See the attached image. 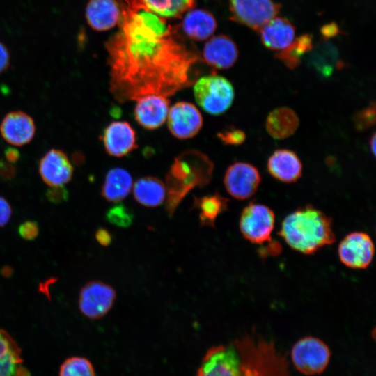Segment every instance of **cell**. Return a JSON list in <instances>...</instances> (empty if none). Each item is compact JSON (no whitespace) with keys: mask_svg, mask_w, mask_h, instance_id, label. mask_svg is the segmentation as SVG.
Returning <instances> with one entry per match:
<instances>
[{"mask_svg":"<svg viewBox=\"0 0 376 376\" xmlns=\"http://www.w3.org/2000/svg\"><path fill=\"white\" fill-rule=\"evenodd\" d=\"M130 4L121 7L120 28L104 45L115 100L125 103L151 94L169 97L193 85L199 56L163 17Z\"/></svg>","mask_w":376,"mask_h":376,"instance_id":"cell-1","label":"cell"},{"mask_svg":"<svg viewBox=\"0 0 376 376\" xmlns=\"http://www.w3.org/2000/svg\"><path fill=\"white\" fill-rule=\"evenodd\" d=\"M274 345L246 336L228 345L212 347L198 376H275L281 369Z\"/></svg>","mask_w":376,"mask_h":376,"instance_id":"cell-2","label":"cell"},{"mask_svg":"<svg viewBox=\"0 0 376 376\" xmlns=\"http://www.w3.org/2000/svg\"><path fill=\"white\" fill-rule=\"evenodd\" d=\"M279 235L291 249L304 254L313 253L336 241L331 218L311 205L286 216Z\"/></svg>","mask_w":376,"mask_h":376,"instance_id":"cell-3","label":"cell"},{"mask_svg":"<svg viewBox=\"0 0 376 376\" xmlns=\"http://www.w3.org/2000/svg\"><path fill=\"white\" fill-rule=\"evenodd\" d=\"M214 164L201 151L188 150L175 157L165 178V209L172 217L177 207L196 187L202 188L212 180Z\"/></svg>","mask_w":376,"mask_h":376,"instance_id":"cell-4","label":"cell"},{"mask_svg":"<svg viewBox=\"0 0 376 376\" xmlns=\"http://www.w3.org/2000/svg\"><path fill=\"white\" fill-rule=\"evenodd\" d=\"M193 89L196 103L205 112L214 116L227 111L235 97L231 82L217 75L200 77L193 84Z\"/></svg>","mask_w":376,"mask_h":376,"instance_id":"cell-5","label":"cell"},{"mask_svg":"<svg viewBox=\"0 0 376 376\" xmlns=\"http://www.w3.org/2000/svg\"><path fill=\"white\" fill-rule=\"evenodd\" d=\"M290 357L294 367L299 373L312 376L322 373L327 368L331 352L322 340L306 336L294 344Z\"/></svg>","mask_w":376,"mask_h":376,"instance_id":"cell-6","label":"cell"},{"mask_svg":"<svg viewBox=\"0 0 376 376\" xmlns=\"http://www.w3.org/2000/svg\"><path fill=\"white\" fill-rule=\"evenodd\" d=\"M275 214L268 206L251 202L242 211L239 227L242 236L250 242L263 244L272 242Z\"/></svg>","mask_w":376,"mask_h":376,"instance_id":"cell-7","label":"cell"},{"mask_svg":"<svg viewBox=\"0 0 376 376\" xmlns=\"http://www.w3.org/2000/svg\"><path fill=\"white\" fill-rule=\"evenodd\" d=\"M116 298V292L111 285L100 281H92L80 290L79 308L88 318L100 319L111 310Z\"/></svg>","mask_w":376,"mask_h":376,"instance_id":"cell-8","label":"cell"},{"mask_svg":"<svg viewBox=\"0 0 376 376\" xmlns=\"http://www.w3.org/2000/svg\"><path fill=\"white\" fill-rule=\"evenodd\" d=\"M280 8L272 0H230L232 19L256 31L276 17Z\"/></svg>","mask_w":376,"mask_h":376,"instance_id":"cell-9","label":"cell"},{"mask_svg":"<svg viewBox=\"0 0 376 376\" xmlns=\"http://www.w3.org/2000/svg\"><path fill=\"white\" fill-rule=\"evenodd\" d=\"M374 243L366 233L357 231L347 234L339 243L338 254L341 263L352 269H365L374 257Z\"/></svg>","mask_w":376,"mask_h":376,"instance_id":"cell-10","label":"cell"},{"mask_svg":"<svg viewBox=\"0 0 376 376\" xmlns=\"http://www.w3.org/2000/svg\"><path fill=\"white\" fill-rule=\"evenodd\" d=\"M260 179V173L255 166L246 162H235L226 171L224 185L232 197L245 200L256 192Z\"/></svg>","mask_w":376,"mask_h":376,"instance_id":"cell-11","label":"cell"},{"mask_svg":"<svg viewBox=\"0 0 376 376\" xmlns=\"http://www.w3.org/2000/svg\"><path fill=\"white\" fill-rule=\"evenodd\" d=\"M168 128L175 138L188 139L194 137L201 130L203 120L197 107L187 102H178L169 110Z\"/></svg>","mask_w":376,"mask_h":376,"instance_id":"cell-12","label":"cell"},{"mask_svg":"<svg viewBox=\"0 0 376 376\" xmlns=\"http://www.w3.org/2000/svg\"><path fill=\"white\" fill-rule=\"evenodd\" d=\"M38 171L47 185L56 187H63L71 180L74 169L64 151L53 148L40 159Z\"/></svg>","mask_w":376,"mask_h":376,"instance_id":"cell-13","label":"cell"},{"mask_svg":"<svg viewBox=\"0 0 376 376\" xmlns=\"http://www.w3.org/2000/svg\"><path fill=\"white\" fill-rule=\"evenodd\" d=\"M102 140L105 151L113 157L125 156L137 148L134 130L126 121H113L103 130Z\"/></svg>","mask_w":376,"mask_h":376,"instance_id":"cell-14","label":"cell"},{"mask_svg":"<svg viewBox=\"0 0 376 376\" xmlns=\"http://www.w3.org/2000/svg\"><path fill=\"white\" fill-rule=\"evenodd\" d=\"M136 101L134 116L141 127L146 130H155L165 123L170 104L168 97L151 94Z\"/></svg>","mask_w":376,"mask_h":376,"instance_id":"cell-15","label":"cell"},{"mask_svg":"<svg viewBox=\"0 0 376 376\" xmlns=\"http://www.w3.org/2000/svg\"><path fill=\"white\" fill-rule=\"evenodd\" d=\"M0 133L8 143L22 146L33 139L36 133L35 123L24 111H11L3 118L0 124Z\"/></svg>","mask_w":376,"mask_h":376,"instance_id":"cell-16","label":"cell"},{"mask_svg":"<svg viewBox=\"0 0 376 376\" xmlns=\"http://www.w3.org/2000/svg\"><path fill=\"white\" fill-rule=\"evenodd\" d=\"M122 8L116 0H89L85 17L89 26L97 31L110 30L120 22Z\"/></svg>","mask_w":376,"mask_h":376,"instance_id":"cell-17","label":"cell"},{"mask_svg":"<svg viewBox=\"0 0 376 376\" xmlns=\"http://www.w3.org/2000/svg\"><path fill=\"white\" fill-rule=\"evenodd\" d=\"M203 57L208 65L225 70L231 68L237 61L238 49L230 37L226 35L215 36L205 44Z\"/></svg>","mask_w":376,"mask_h":376,"instance_id":"cell-18","label":"cell"},{"mask_svg":"<svg viewBox=\"0 0 376 376\" xmlns=\"http://www.w3.org/2000/svg\"><path fill=\"white\" fill-rule=\"evenodd\" d=\"M267 166L273 178L287 183L298 180L302 173L299 158L295 152L287 149L275 150L269 157Z\"/></svg>","mask_w":376,"mask_h":376,"instance_id":"cell-19","label":"cell"},{"mask_svg":"<svg viewBox=\"0 0 376 376\" xmlns=\"http://www.w3.org/2000/svg\"><path fill=\"white\" fill-rule=\"evenodd\" d=\"M258 31L264 46L278 52L290 45L295 36V26L283 17H274Z\"/></svg>","mask_w":376,"mask_h":376,"instance_id":"cell-20","label":"cell"},{"mask_svg":"<svg viewBox=\"0 0 376 376\" xmlns=\"http://www.w3.org/2000/svg\"><path fill=\"white\" fill-rule=\"evenodd\" d=\"M0 376H30L23 366L22 350L3 329H0Z\"/></svg>","mask_w":376,"mask_h":376,"instance_id":"cell-21","label":"cell"},{"mask_svg":"<svg viewBox=\"0 0 376 376\" xmlns=\"http://www.w3.org/2000/svg\"><path fill=\"white\" fill-rule=\"evenodd\" d=\"M217 26L214 15L204 9H193L185 15L182 29L191 39L203 41L214 33Z\"/></svg>","mask_w":376,"mask_h":376,"instance_id":"cell-22","label":"cell"},{"mask_svg":"<svg viewBox=\"0 0 376 376\" xmlns=\"http://www.w3.org/2000/svg\"><path fill=\"white\" fill-rule=\"evenodd\" d=\"M132 186V177L128 171L121 167L112 168L105 175L101 195L109 202L118 203L129 195Z\"/></svg>","mask_w":376,"mask_h":376,"instance_id":"cell-23","label":"cell"},{"mask_svg":"<svg viewBox=\"0 0 376 376\" xmlns=\"http://www.w3.org/2000/svg\"><path fill=\"white\" fill-rule=\"evenodd\" d=\"M132 189L134 199L145 207H157L166 199L165 184L153 176L139 178L133 184Z\"/></svg>","mask_w":376,"mask_h":376,"instance_id":"cell-24","label":"cell"},{"mask_svg":"<svg viewBox=\"0 0 376 376\" xmlns=\"http://www.w3.org/2000/svg\"><path fill=\"white\" fill-rule=\"evenodd\" d=\"M266 129L271 136L283 139L292 135L299 126V118L288 107H279L269 113L266 119Z\"/></svg>","mask_w":376,"mask_h":376,"instance_id":"cell-25","label":"cell"},{"mask_svg":"<svg viewBox=\"0 0 376 376\" xmlns=\"http://www.w3.org/2000/svg\"><path fill=\"white\" fill-rule=\"evenodd\" d=\"M229 200L217 192L201 198L195 197L192 210L199 212L200 226L215 228L217 217L226 212L228 207Z\"/></svg>","mask_w":376,"mask_h":376,"instance_id":"cell-26","label":"cell"},{"mask_svg":"<svg viewBox=\"0 0 376 376\" xmlns=\"http://www.w3.org/2000/svg\"><path fill=\"white\" fill-rule=\"evenodd\" d=\"M309 61L315 70L324 77L330 76L334 68L343 66L338 59L337 49L327 41L318 44L311 54Z\"/></svg>","mask_w":376,"mask_h":376,"instance_id":"cell-27","label":"cell"},{"mask_svg":"<svg viewBox=\"0 0 376 376\" xmlns=\"http://www.w3.org/2000/svg\"><path fill=\"white\" fill-rule=\"evenodd\" d=\"M313 49V38L310 34H304L294 40L286 48L279 51L275 57L287 68H297L304 54Z\"/></svg>","mask_w":376,"mask_h":376,"instance_id":"cell-28","label":"cell"},{"mask_svg":"<svg viewBox=\"0 0 376 376\" xmlns=\"http://www.w3.org/2000/svg\"><path fill=\"white\" fill-rule=\"evenodd\" d=\"M149 11L163 17H175L189 9L194 0H141Z\"/></svg>","mask_w":376,"mask_h":376,"instance_id":"cell-29","label":"cell"},{"mask_svg":"<svg viewBox=\"0 0 376 376\" xmlns=\"http://www.w3.org/2000/svg\"><path fill=\"white\" fill-rule=\"evenodd\" d=\"M59 376H95L91 362L82 357L66 359L59 368Z\"/></svg>","mask_w":376,"mask_h":376,"instance_id":"cell-30","label":"cell"},{"mask_svg":"<svg viewBox=\"0 0 376 376\" xmlns=\"http://www.w3.org/2000/svg\"><path fill=\"white\" fill-rule=\"evenodd\" d=\"M106 218L109 222L117 226L127 227L132 222L133 214L126 206L118 204L108 210Z\"/></svg>","mask_w":376,"mask_h":376,"instance_id":"cell-31","label":"cell"},{"mask_svg":"<svg viewBox=\"0 0 376 376\" xmlns=\"http://www.w3.org/2000/svg\"><path fill=\"white\" fill-rule=\"evenodd\" d=\"M375 123V104L374 102L358 111L354 116V124L359 131L371 127Z\"/></svg>","mask_w":376,"mask_h":376,"instance_id":"cell-32","label":"cell"},{"mask_svg":"<svg viewBox=\"0 0 376 376\" xmlns=\"http://www.w3.org/2000/svg\"><path fill=\"white\" fill-rule=\"evenodd\" d=\"M217 136L223 143L230 146L241 145L246 139L245 133L237 128L224 130L219 132Z\"/></svg>","mask_w":376,"mask_h":376,"instance_id":"cell-33","label":"cell"},{"mask_svg":"<svg viewBox=\"0 0 376 376\" xmlns=\"http://www.w3.org/2000/svg\"><path fill=\"white\" fill-rule=\"evenodd\" d=\"M18 233L23 239L33 240L39 233L38 224L33 221H26L19 226Z\"/></svg>","mask_w":376,"mask_h":376,"instance_id":"cell-34","label":"cell"},{"mask_svg":"<svg viewBox=\"0 0 376 376\" xmlns=\"http://www.w3.org/2000/svg\"><path fill=\"white\" fill-rule=\"evenodd\" d=\"M47 198L54 203H60L67 201L68 191L63 187H51L47 191Z\"/></svg>","mask_w":376,"mask_h":376,"instance_id":"cell-35","label":"cell"},{"mask_svg":"<svg viewBox=\"0 0 376 376\" xmlns=\"http://www.w3.org/2000/svg\"><path fill=\"white\" fill-rule=\"evenodd\" d=\"M17 173L16 166L14 164L8 162L5 159H0V178L4 180H10Z\"/></svg>","mask_w":376,"mask_h":376,"instance_id":"cell-36","label":"cell"},{"mask_svg":"<svg viewBox=\"0 0 376 376\" xmlns=\"http://www.w3.org/2000/svg\"><path fill=\"white\" fill-rule=\"evenodd\" d=\"M12 208L9 203L0 196V227L5 226L10 220Z\"/></svg>","mask_w":376,"mask_h":376,"instance_id":"cell-37","label":"cell"},{"mask_svg":"<svg viewBox=\"0 0 376 376\" xmlns=\"http://www.w3.org/2000/svg\"><path fill=\"white\" fill-rule=\"evenodd\" d=\"M10 62V56L6 46L0 41V74L6 71Z\"/></svg>","mask_w":376,"mask_h":376,"instance_id":"cell-38","label":"cell"},{"mask_svg":"<svg viewBox=\"0 0 376 376\" xmlns=\"http://www.w3.org/2000/svg\"><path fill=\"white\" fill-rule=\"evenodd\" d=\"M95 236L97 242L103 246L110 245L112 242L111 233L107 230L102 228H98L96 230Z\"/></svg>","mask_w":376,"mask_h":376,"instance_id":"cell-39","label":"cell"},{"mask_svg":"<svg viewBox=\"0 0 376 376\" xmlns=\"http://www.w3.org/2000/svg\"><path fill=\"white\" fill-rule=\"evenodd\" d=\"M320 31L325 39H328L336 36L339 33V28L336 23L332 22L323 26Z\"/></svg>","mask_w":376,"mask_h":376,"instance_id":"cell-40","label":"cell"},{"mask_svg":"<svg viewBox=\"0 0 376 376\" xmlns=\"http://www.w3.org/2000/svg\"><path fill=\"white\" fill-rule=\"evenodd\" d=\"M5 159L13 164L18 161L20 157L19 152L14 148H7L4 151Z\"/></svg>","mask_w":376,"mask_h":376,"instance_id":"cell-41","label":"cell"},{"mask_svg":"<svg viewBox=\"0 0 376 376\" xmlns=\"http://www.w3.org/2000/svg\"><path fill=\"white\" fill-rule=\"evenodd\" d=\"M375 134L373 133V136L370 139L369 142L370 150L372 151L373 155H375Z\"/></svg>","mask_w":376,"mask_h":376,"instance_id":"cell-42","label":"cell"}]
</instances>
